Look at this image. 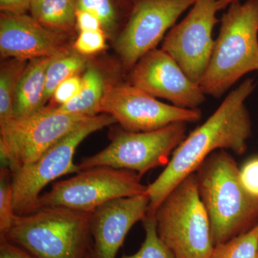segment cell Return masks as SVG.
Segmentation results:
<instances>
[{
  "instance_id": "29",
  "label": "cell",
  "mask_w": 258,
  "mask_h": 258,
  "mask_svg": "<svg viewBox=\"0 0 258 258\" xmlns=\"http://www.w3.org/2000/svg\"><path fill=\"white\" fill-rule=\"evenodd\" d=\"M32 0H0L2 13L23 15L30 10Z\"/></svg>"
},
{
  "instance_id": "28",
  "label": "cell",
  "mask_w": 258,
  "mask_h": 258,
  "mask_svg": "<svg viewBox=\"0 0 258 258\" xmlns=\"http://www.w3.org/2000/svg\"><path fill=\"white\" fill-rule=\"evenodd\" d=\"M76 28H77L79 32L103 30L99 18L91 12L85 10H76Z\"/></svg>"
},
{
  "instance_id": "1",
  "label": "cell",
  "mask_w": 258,
  "mask_h": 258,
  "mask_svg": "<svg viewBox=\"0 0 258 258\" xmlns=\"http://www.w3.org/2000/svg\"><path fill=\"white\" fill-rule=\"evenodd\" d=\"M255 88L254 79L243 81L229 93L203 124L176 148L164 170L147 185V193L150 198L147 215H154L174 188L195 173L217 149L230 150L239 156L245 153L247 140L252 136V120L244 102Z\"/></svg>"
},
{
  "instance_id": "30",
  "label": "cell",
  "mask_w": 258,
  "mask_h": 258,
  "mask_svg": "<svg viewBox=\"0 0 258 258\" xmlns=\"http://www.w3.org/2000/svg\"><path fill=\"white\" fill-rule=\"evenodd\" d=\"M0 258H35L25 249L8 242L1 240L0 242Z\"/></svg>"
},
{
  "instance_id": "4",
  "label": "cell",
  "mask_w": 258,
  "mask_h": 258,
  "mask_svg": "<svg viewBox=\"0 0 258 258\" xmlns=\"http://www.w3.org/2000/svg\"><path fill=\"white\" fill-rule=\"evenodd\" d=\"M92 213L43 207L28 215H17L0 240H8L35 258H86L93 248Z\"/></svg>"
},
{
  "instance_id": "17",
  "label": "cell",
  "mask_w": 258,
  "mask_h": 258,
  "mask_svg": "<svg viewBox=\"0 0 258 258\" xmlns=\"http://www.w3.org/2000/svg\"><path fill=\"white\" fill-rule=\"evenodd\" d=\"M101 71L89 64L82 77V86L79 94L67 104L52 106L61 113L94 117L101 113L102 98L106 88Z\"/></svg>"
},
{
  "instance_id": "19",
  "label": "cell",
  "mask_w": 258,
  "mask_h": 258,
  "mask_svg": "<svg viewBox=\"0 0 258 258\" xmlns=\"http://www.w3.org/2000/svg\"><path fill=\"white\" fill-rule=\"evenodd\" d=\"M30 11L37 23L52 31L66 34L76 28L73 0H32Z\"/></svg>"
},
{
  "instance_id": "32",
  "label": "cell",
  "mask_w": 258,
  "mask_h": 258,
  "mask_svg": "<svg viewBox=\"0 0 258 258\" xmlns=\"http://www.w3.org/2000/svg\"><path fill=\"white\" fill-rule=\"evenodd\" d=\"M86 258H96L95 257L94 254H93V249H91V250L90 251V252L88 253Z\"/></svg>"
},
{
  "instance_id": "15",
  "label": "cell",
  "mask_w": 258,
  "mask_h": 258,
  "mask_svg": "<svg viewBox=\"0 0 258 258\" xmlns=\"http://www.w3.org/2000/svg\"><path fill=\"white\" fill-rule=\"evenodd\" d=\"M70 50L64 34L45 28L31 15L2 13L0 53L4 58L30 60L55 57Z\"/></svg>"
},
{
  "instance_id": "5",
  "label": "cell",
  "mask_w": 258,
  "mask_h": 258,
  "mask_svg": "<svg viewBox=\"0 0 258 258\" xmlns=\"http://www.w3.org/2000/svg\"><path fill=\"white\" fill-rule=\"evenodd\" d=\"M154 217L158 235L176 258H210L215 244L195 173L166 196Z\"/></svg>"
},
{
  "instance_id": "13",
  "label": "cell",
  "mask_w": 258,
  "mask_h": 258,
  "mask_svg": "<svg viewBox=\"0 0 258 258\" xmlns=\"http://www.w3.org/2000/svg\"><path fill=\"white\" fill-rule=\"evenodd\" d=\"M129 81L134 87L180 108L195 109L206 100L200 86L161 49H154L142 57L131 70Z\"/></svg>"
},
{
  "instance_id": "2",
  "label": "cell",
  "mask_w": 258,
  "mask_h": 258,
  "mask_svg": "<svg viewBox=\"0 0 258 258\" xmlns=\"http://www.w3.org/2000/svg\"><path fill=\"white\" fill-rule=\"evenodd\" d=\"M208 212L215 246L242 235L258 223V200L244 189L240 169L226 150L212 153L195 171Z\"/></svg>"
},
{
  "instance_id": "10",
  "label": "cell",
  "mask_w": 258,
  "mask_h": 258,
  "mask_svg": "<svg viewBox=\"0 0 258 258\" xmlns=\"http://www.w3.org/2000/svg\"><path fill=\"white\" fill-rule=\"evenodd\" d=\"M101 113L113 115L121 128L132 132H152L176 122L196 123L202 118L199 108L166 104L130 83L106 85Z\"/></svg>"
},
{
  "instance_id": "14",
  "label": "cell",
  "mask_w": 258,
  "mask_h": 258,
  "mask_svg": "<svg viewBox=\"0 0 258 258\" xmlns=\"http://www.w3.org/2000/svg\"><path fill=\"white\" fill-rule=\"evenodd\" d=\"M150 198L147 192L115 199L93 212L91 232L96 258H116L125 237L137 222L143 221Z\"/></svg>"
},
{
  "instance_id": "25",
  "label": "cell",
  "mask_w": 258,
  "mask_h": 258,
  "mask_svg": "<svg viewBox=\"0 0 258 258\" xmlns=\"http://www.w3.org/2000/svg\"><path fill=\"white\" fill-rule=\"evenodd\" d=\"M106 38L103 30L80 32L73 48L85 56L93 55L106 48Z\"/></svg>"
},
{
  "instance_id": "23",
  "label": "cell",
  "mask_w": 258,
  "mask_h": 258,
  "mask_svg": "<svg viewBox=\"0 0 258 258\" xmlns=\"http://www.w3.org/2000/svg\"><path fill=\"white\" fill-rule=\"evenodd\" d=\"M142 224L145 231V239L140 249L136 253L131 255L123 254L120 258H176L158 235L154 215H147Z\"/></svg>"
},
{
  "instance_id": "27",
  "label": "cell",
  "mask_w": 258,
  "mask_h": 258,
  "mask_svg": "<svg viewBox=\"0 0 258 258\" xmlns=\"http://www.w3.org/2000/svg\"><path fill=\"white\" fill-rule=\"evenodd\" d=\"M240 176L246 191L258 200V156L244 163L240 169Z\"/></svg>"
},
{
  "instance_id": "9",
  "label": "cell",
  "mask_w": 258,
  "mask_h": 258,
  "mask_svg": "<svg viewBox=\"0 0 258 258\" xmlns=\"http://www.w3.org/2000/svg\"><path fill=\"white\" fill-rule=\"evenodd\" d=\"M134 171L108 166L83 169L69 179L53 183L50 191L42 194L38 209L61 206L79 211L93 212L115 199L147 192Z\"/></svg>"
},
{
  "instance_id": "21",
  "label": "cell",
  "mask_w": 258,
  "mask_h": 258,
  "mask_svg": "<svg viewBox=\"0 0 258 258\" xmlns=\"http://www.w3.org/2000/svg\"><path fill=\"white\" fill-rule=\"evenodd\" d=\"M29 60L12 58L2 62L0 69V124L14 118L13 103L19 81Z\"/></svg>"
},
{
  "instance_id": "22",
  "label": "cell",
  "mask_w": 258,
  "mask_h": 258,
  "mask_svg": "<svg viewBox=\"0 0 258 258\" xmlns=\"http://www.w3.org/2000/svg\"><path fill=\"white\" fill-rule=\"evenodd\" d=\"M258 250V223L251 230L217 244L210 258H256Z\"/></svg>"
},
{
  "instance_id": "26",
  "label": "cell",
  "mask_w": 258,
  "mask_h": 258,
  "mask_svg": "<svg viewBox=\"0 0 258 258\" xmlns=\"http://www.w3.org/2000/svg\"><path fill=\"white\" fill-rule=\"evenodd\" d=\"M82 86V78L74 76L61 83L52 96L56 106H62L72 101L79 94Z\"/></svg>"
},
{
  "instance_id": "11",
  "label": "cell",
  "mask_w": 258,
  "mask_h": 258,
  "mask_svg": "<svg viewBox=\"0 0 258 258\" xmlns=\"http://www.w3.org/2000/svg\"><path fill=\"white\" fill-rule=\"evenodd\" d=\"M197 0H137L114 45L123 66L132 68L154 49Z\"/></svg>"
},
{
  "instance_id": "33",
  "label": "cell",
  "mask_w": 258,
  "mask_h": 258,
  "mask_svg": "<svg viewBox=\"0 0 258 258\" xmlns=\"http://www.w3.org/2000/svg\"><path fill=\"white\" fill-rule=\"evenodd\" d=\"M256 258H258V250H257V256H256Z\"/></svg>"
},
{
  "instance_id": "8",
  "label": "cell",
  "mask_w": 258,
  "mask_h": 258,
  "mask_svg": "<svg viewBox=\"0 0 258 258\" xmlns=\"http://www.w3.org/2000/svg\"><path fill=\"white\" fill-rule=\"evenodd\" d=\"M92 118V117H91ZM90 117L61 113L45 106L33 114L0 124V152L13 171L31 164Z\"/></svg>"
},
{
  "instance_id": "31",
  "label": "cell",
  "mask_w": 258,
  "mask_h": 258,
  "mask_svg": "<svg viewBox=\"0 0 258 258\" xmlns=\"http://www.w3.org/2000/svg\"><path fill=\"white\" fill-rule=\"evenodd\" d=\"M236 0H217V7H218L219 11L228 7Z\"/></svg>"
},
{
  "instance_id": "20",
  "label": "cell",
  "mask_w": 258,
  "mask_h": 258,
  "mask_svg": "<svg viewBox=\"0 0 258 258\" xmlns=\"http://www.w3.org/2000/svg\"><path fill=\"white\" fill-rule=\"evenodd\" d=\"M88 64L86 56L79 53L74 48L54 57L47 70L44 94L45 106L61 83L77 76L81 71H85Z\"/></svg>"
},
{
  "instance_id": "7",
  "label": "cell",
  "mask_w": 258,
  "mask_h": 258,
  "mask_svg": "<svg viewBox=\"0 0 258 258\" xmlns=\"http://www.w3.org/2000/svg\"><path fill=\"white\" fill-rule=\"evenodd\" d=\"M186 123L176 122L147 132L113 129L108 147L79 163L80 171L95 166H108L137 172L142 177L148 171L166 166L171 154L186 138Z\"/></svg>"
},
{
  "instance_id": "12",
  "label": "cell",
  "mask_w": 258,
  "mask_h": 258,
  "mask_svg": "<svg viewBox=\"0 0 258 258\" xmlns=\"http://www.w3.org/2000/svg\"><path fill=\"white\" fill-rule=\"evenodd\" d=\"M217 0H197L182 21L164 37L161 50L177 62L184 74L199 84L205 74L215 40L212 30L219 23Z\"/></svg>"
},
{
  "instance_id": "18",
  "label": "cell",
  "mask_w": 258,
  "mask_h": 258,
  "mask_svg": "<svg viewBox=\"0 0 258 258\" xmlns=\"http://www.w3.org/2000/svg\"><path fill=\"white\" fill-rule=\"evenodd\" d=\"M76 10L91 12L101 20L107 37L115 39L124 28L137 0H73Z\"/></svg>"
},
{
  "instance_id": "16",
  "label": "cell",
  "mask_w": 258,
  "mask_h": 258,
  "mask_svg": "<svg viewBox=\"0 0 258 258\" xmlns=\"http://www.w3.org/2000/svg\"><path fill=\"white\" fill-rule=\"evenodd\" d=\"M54 57H40L29 60L15 92L13 103L15 117L28 116L45 107L44 94L47 70Z\"/></svg>"
},
{
  "instance_id": "6",
  "label": "cell",
  "mask_w": 258,
  "mask_h": 258,
  "mask_svg": "<svg viewBox=\"0 0 258 258\" xmlns=\"http://www.w3.org/2000/svg\"><path fill=\"white\" fill-rule=\"evenodd\" d=\"M113 115L101 113L88 118L54 144L36 161L12 172L16 215H28L38 209L42 189L61 176L80 171L74 163L76 149L86 137L116 123Z\"/></svg>"
},
{
  "instance_id": "3",
  "label": "cell",
  "mask_w": 258,
  "mask_h": 258,
  "mask_svg": "<svg viewBox=\"0 0 258 258\" xmlns=\"http://www.w3.org/2000/svg\"><path fill=\"white\" fill-rule=\"evenodd\" d=\"M213 52L199 86L220 98L244 75L258 71V0L229 5Z\"/></svg>"
},
{
  "instance_id": "24",
  "label": "cell",
  "mask_w": 258,
  "mask_h": 258,
  "mask_svg": "<svg viewBox=\"0 0 258 258\" xmlns=\"http://www.w3.org/2000/svg\"><path fill=\"white\" fill-rule=\"evenodd\" d=\"M17 215L14 208L12 172L7 166L0 169V239L9 232Z\"/></svg>"
}]
</instances>
